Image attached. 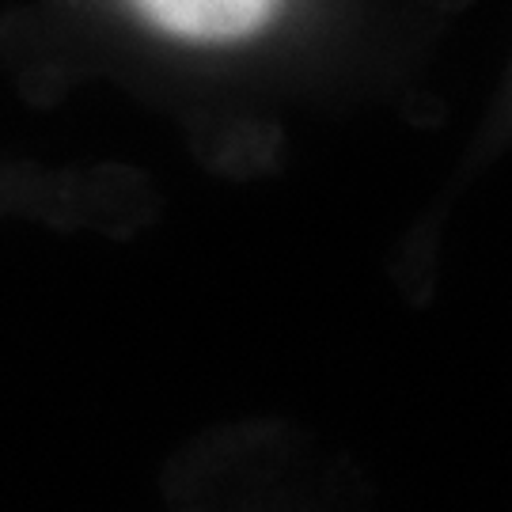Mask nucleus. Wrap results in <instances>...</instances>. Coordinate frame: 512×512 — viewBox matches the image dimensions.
<instances>
[{
	"label": "nucleus",
	"instance_id": "obj_1",
	"mask_svg": "<svg viewBox=\"0 0 512 512\" xmlns=\"http://www.w3.org/2000/svg\"><path fill=\"white\" fill-rule=\"evenodd\" d=\"M50 12L152 57L236 69L285 54L330 27H353L406 0H42Z\"/></svg>",
	"mask_w": 512,
	"mask_h": 512
},
{
	"label": "nucleus",
	"instance_id": "obj_2",
	"mask_svg": "<svg viewBox=\"0 0 512 512\" xmlns=\"http://www.w3.org/2000/svg\"><path fill=\"white\" fill-rule=\"evenodd\" d=\"M505 118H512V84H509V110H505Z\"/></svg>",
	"mask_w": 512,
	"mask_h": 512
}]
</instances>
